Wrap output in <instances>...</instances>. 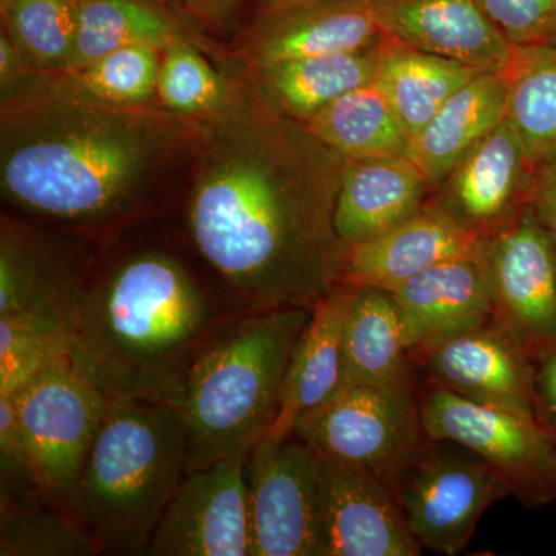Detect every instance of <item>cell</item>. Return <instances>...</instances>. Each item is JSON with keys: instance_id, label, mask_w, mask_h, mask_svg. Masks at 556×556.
I'll use <instances>...</instances> for the list:
<instances>
[{"instance_id": "d590c367", "label": "cell", "mask_w": 556, "mask_h": 556, "mask_svg": "<svg viewBox=\"0 0 556 556\" xmlns=\"http://www.w3.org/2000/svg\"><path fill=\"white\" fill-rule=\"evenodd\" d=\"M0 486L43 495L38 468L22 437L9 396H0Z\"/></svg>"}, {"instance_id": "5b68a950", "label": "cell", "mask_w": 556, "mask_h": 556, "mask_svg": "<svg viewBox=\"0 0 556 556\" xmlns=\"http://www.w3.org/2000/svg\"><path fill=\"white\" fill-rule=\"evenodd\" d=\"M188 473V433L179 408L137 399L112 401L67 511L101 554L146 555Z\"/></svg>"}, {"instance_id": "277c9868", "label": "cell", "mask_w": 556, "mask_h": 556, "mask_svg": "<svg viewBox=\"0 0 556 556\" xmlns=\"http://www.w3.org/2000/svg\"><path fill=\"white\" fill-rule=\"evenodd\" d=\"M313 309L240 311L201 346L190 369L181 412L189 471L219 459H248L281 407L292 351Z\"/></svg>"}, {"instance_id": "30bf717a", "label": "cell", "mask_w": 556, "mask_h": 556, "mask_svg": "<svg viewBox=\"0 0 556 556\" xmlns=\"http://www.w3.org/2000/svg\"><path fill=\"white\" fill-rule=\"evenodd\" d=\"M247 471L252 556H328L316 450L294 433L265 437Z\"/></svg>"}, {"instance_id": "9a60e30c", "label": "cell", "mask_w": 556, "mask_h": 556, "mask_svg": "<svg viewBox=\"0 0 556 556\" xmlns=\"http://www.w3.org/2000/svg\"><path fill=\"white\" fill-rule=\"evenodd\" d=\"M485 236L441 201L424 203L412 217L375 239L348 247L342 283L391 291L447 260L481 252Z\"/></svg>"}, {"instance_id": "b9f144b4", "label": "cell", "mask_w": 556, "mask_h": 556, "mask_svg": "<svg viewBox=\"0 0 556 556\" xmlns=\"http://www.w3.org/2000/svg\"><path fill=\"white\" fill-rule=\"evenodd\" d=\"M548 43H552V46H555L556 47V33L554 36H552V39L548 40Z\"/></svg>"}, {"instance_id": "8d00e7d4", "label": "cell", "mask_w": 556, "mask_h": 556, "mask_svg": "<svg viewBox=\"0 0 556 556\" xmlns=\"http://www.w3.org/2000/svg\"><path fill=\"white\" fill-rule=\"evenodd\" d=\"M536 420L556 434V345L533 358Z\"/></svg>"}, {"instance_id": "603a6c76", "label": "cell", "mask_w": 556, "mask_h": 556, "mask_svg": "<svg viewBox=\"0 0 556 556\" xmlns=\"http://www.w3.org/2000/svg\"><path fill=\"white\" fill-rule=\"evenodd\" d=\"M506 79L481 72L409 141L407 156L428 185L438 186L464 156L506 119Z\"/></svg>"}, {"instance_id": "e0dca14e", "label": "cell", "mask_w": 556, "mask_h": 556, "mask_svg": "<svg viewBox=\"0 0 556 556\" xmlns=\"http://www.w3.org/2000/svg\"><path fill=\"white\" fill-rule=\"evenodd\" d=\"M409 350L420 353L493 317L492 287L481 252L447 260L391 289Z\"/></svg>"}, {"instance_id": "74e56055", "label": "cell", "mask_w": 556, "mask_h": 556, "mask_svg": "<svg viewBox=\"0 0 556 556\" xmlns=\"http://www.w3.org/2000/svg\"><path fill=\"white\" fill-rule=\"evenodd\" d=\"M529 203L556 241V156L536 167Z\"/></svg>"}, {"instance_id": "484cf974", "label": "cell", "mask_w": 556, "mask_h": 556, "mask_svg": "<svg viewBox=\"0 0 556 556\" xmlns=\"http://www.w3.org/2000/svg\"><path fill=\"white\" fill-rule=\"evenodd\" d=\"M478 73L447 58L409 49L386 35L376 80L409 137L415 138Z\"/></svg>"}, {"instance_id": "8992f818", "label": "cell", "mask_w": 556, "mask_h": 556, "mask_svg": "<svg viewBox=\"0 0 556 556\" xmlns=\"http://www.w3.org/2000/svg\"><path fill=\"white\" fill-rule=\"evenodd\" d=\"M292 433L320 455L364 468L393 490L430 442L415 387H340L299 416Z\"/></svg>"}, {"instance_id": "5bb4252c", "label": "cell", "mask_w": 556, "mask_h": 556, "mask_svg": "<svg viewBox=\"0 0 556 556\" xmlns=\"http://www.w3.org/2000/svg\"><path fill=\"white\" fill-rule=\"evenodd\" d=\"M317 478L328 556H416L396 493L364 468L317 453Z\"/></svg>"}, {"instance_id": "f35d334b", "label": "cell", "mask_w": 556, "mask_h": 556, "mask_svg": "<svg viewBox=\"0 0 556 556\" xmlns=\"http://www.w3.org/2000/svg\"><path fill=\"white\" fill-rule=\"evenodd\" d=\"M5 31L0 36V84L11 83L30 70Z\"/></svg>"}, {"instance_id": "2e32d148", "label": "cell", "mask_w": 556, "mask_h": 556, "mask_svg": "<svg viewBox=\"0 0 556 556\" xmlns=\"http://www.w3.org/2000/svg\"><path fill=\"white\" fill-rule=\"evenodd\" d=\"M380 30L409 49L504 75L515 47L477 0H369Z\"/></svg>"}, {"instance_id": "d4e9b609", "label": "cell", "mask_w": 556, "mask_h": 556, "mask_svg": "<svg viewBox=\"0 0 556 556\" xmlns=\"http://www.w3.org/2000/svg\"><path fill=\"white\" fill-rule=\"evenodd\" d=\"M409 353L393 294L387 289L354 287L343 334L342 387H413Z\"/></svg>"}, {"instance_id": "4316f807", "label": "cell", "mask_w": 556, "mask_h": 556, "mask_svg": "<svg viewBox=\"0 0 556 556\" xmlns=\"http://www.w3.org/2000/svg\"><path fill=\"white\" fill-rule=\"evenodd\" d=\"M303 124L321 142L354 161L407 156L412 141L376 79L343 94Z\"/></svg>"}, {"instance_id": "d6986e66", "label": "cell", "mask_w": 556, "mask_h": 556, "mask_svg": "<svg viewBox=\"0 0 556 556\" xmlns=\"http://www.w3.org/2000/svg\"><path fill=\"white\" fill-rule=\"evenodd\" d=\"M89 274L46 240L3 218L0 233V318L49 321L70 331Z\"/></svg>"}, {"instance_id": "52a82bcc", "label": "cell", "mask_w": 556, "mask_h": 556, "mask_svg": "<svg viewBox=\"0 0 556 556\" xmlns=\"http://www.w3.org/2000/svg\"><path fill=\"white\" fill-rule=\"evenodd\" d=\"M9 397L43 495L67 510L112 399L70 357L42 369Z\"/></svg>"}, {"instance_id": "836d02e7", "label": "cell", "mask_w": 556, "mask_h": 556, "mask_svg": "<svg viewBox=\"0 0 556 556\" xmlns=\"http://www.w3.org/2000/svg\"><path fill=\"white\" fill-rule=\"evenodd\" d=\"M68 357V332L49 321L0 318V396H11L54 362Z\"/></svg>"}, {"instance_id": "e575fe53", "label": "cell", "mask_w": 556, "mask_h": 556, "mask_svg": "<svg viewBox=\"0 0 556 556\" xmlns=\"http://www.w3.org/2000/svg\"><path fill=\"white\" fill-rule=\"evenodd\" d=\"M514 47L548 42L556 33V0H477Z\"/></svg>"}, {"instance_id": "83f0119b", "label": "cell", "mask_w": 556, "mask_h": 556, "mask_svg": "<svg viewBox=\"0 0 556 556\" xmlns=\"http://www.w3.org/2000/svg\"><path fill=\"white\" fill-rule=\"evenodd\" d=\"M506 79V119L532 169L556 156V47H515Z\"/></svg>"}, {"instance_id": "6da1fadb", "label": "cell", "mask_w": 556, "mask_h": 556, "mask_svg": "<svg viewBox=\"0 0 556 556\" xmlns=\"http://www.w3.org/2000/svg\"><path fill=\"white\" fill-rule=\"evenodd\" d=\"M188 232L243 311L313 309L342 285L348 247L334 225L346 156L244 89L200 121Z\"/></svg>"}, {"instance_id": "cb8c5ba5", "label": "cell", "mask_w": 556, "mask_h": 556, "mask_svg": "<svg viewBox=\"0 0 556 556\" xmlns=\"http://www.w3.org/2000/svg\"><path fill=\"white\" fill-rule=\"evenodd\" d=\"M382 42L364 50L260 65L254 67L255 90L277 112L306 123L343 94L376 79Z\"/></svg>"}, {"instance_id": "f546056e", "label": "cell", "mask_w": 556, "mask_h": 556, "mask_svg": "<svg viewBox=\"0 0 556 556\" xmlns=\"http://www.w3.org/2000/svg\"><path fill=\"white\" fill-rule=\"evenodd\" d=\"M101 555L89 533L40 492L0 490V556Z\"/></svg>"}, {"instance_id": "4dcf8cb0", "label": "cell", "mask_w": 556, "mask_h": 556, "mask_svg": "<svg viewBox=\"0 0 556 556\" xmlns=\"http://www.w3.org/2000/svg\"><path fill=\"white\" fill-rule=\"evenodd\" d=\"M161 58V104L192 121L217 118L239 100L243 89L214 68L188 36L172 40Z\"/></svg>"}, {"instance_id": "7402d4cb", "label": "cell", "mask_w": 556, "mask_h": 556, "mask_svg": "<svg viewBox=\"0 0 556 556\" xmlns=\"http://www.w3.org/2000/svg\"><path fill=\"white\" fill-rule=\"evenodd\" d=\"M428 185L408 156L348 161L334 225L346 244L375 239L422 207Z\"/></svg>"}, {"instance_id": "1f68e13d", "label": "cell", "mask_w": 556, "mask_h": 556, "mask_svg": "<svg viewBox=\"0 0 556 556\" xmlns=\"http://www.w3.org/2000/svg\"><path fill=\"white\" fill-rule=\"evenodd\" d=\"M3 31L31 68L67 72L79 0H0Z\"/></svg>"}, {"instance_id": "60d3db41", "label": "cell", "mask_w": 556, "mask_h": 556, "mask_svg": "<svg viewBox=\"0 0 556 556\" xmlns=\"http://www.w3.org/2000/svg\"><path fill=\"white\" fill-rule=\"evenodd\" d=\"M308 2V0H262L260 3V13L283 9V7L294 5V3Z\"/></svg>"}, {"instance_id": "f1b7e54d", "label": "cell", "mask_w": 556, "mask_h": 556, "mask_svg": "<svg viewBox=\"0 0 556 556\" xmlns=\"http://www.w3.org/2000/svg\"><path fill=\"white\" fill-rule=\"evenodd\" d=\"M182 36L155 0H79L78 33L67 72H79L124 47L144 43L163 51Z\"/></svg>"}, {"instance_id": "4fadbf2b", "label": "cell", "mask_w": 556, "mask_h": 556, "mask_svg": "<svg viewBox=\"0 0 556 556\" xmlns=\"http://www.w3.org/2000/svg\"><path fill=\"white\" fill-rule=\"evenodd\" d=\"M419 356L434 386L536 420L532 357L495 317Z\"/></svg>"}, {"instance_id": "7c38bea8", "label": "cell", "mask_w": 556, "mask_h": 556, "mask_svg": "<svg viewBox=\"0 0 556 556\" xmlns=\"http://www.w3.org/2000/svg\"><path fill=\"white\" fill-rule=\"evenodd\" d=\"M247 459L189 471L161 517L148 556H252Z\"/></svg>"}, {"instance_id": "ac0fdd59", "label": "cell", "mask_w": 556, "mask_h": 556, "mask_svg": "<svg viewBox=\"0 0 556 556\" xmlns=\"http://www.w3.org/2000/svg\"><path fill=\"white\" fill-rule=\"evenodd\" d=\"M533 174L517 131L504 119L450 172L439 201L489 236L529 203Z\"/></svg>"}, {"instance_id": "3957f363", "label": "cell", "mask_w": 556, "mask_h": 556, "mask_svg": "<svg viewBox=\"0 0 556 556\" xmlns=\"http://www.w3.org/2000/svg\"><path fill=\"white\" fill-rule=\"evenodd\" d=\"M233 314L223 313L175 255L134 252L87 278L68 357L112 401L179 408L201 346Z\"/></svg>"}, {"instance_id": "ba28073f", "label": "cell", "mask_w": 556, "mask_h": 556, "mask_svg": "<svg viewBox=\"0 0 556 556\" xmlns=\"http://www.w3.org/2000/svg\"><path fill=\"white\" fill-rule=\"evenodd\" d=\"M431 441H447L485 460L529 506L556 500V434L536 420L430 387L419 397Z\"/></svg>"}, {"instance_id": "d6a6232c", "label": "cell", "mask_w": 556, "mask_h": 556, "mask_svg": "<svg viewBox=\"0 0 556 556\" xmlns=\"http://www.w3.org/2000/svg\"><path fill=\"white\" fill-rule=\"evenodd\" d=\"M159 51L144 43L124 47L68 73L84 90L110 104L149 105L159 87Z\"/></svg>"}, {"instance_id": "7a4b0ae2", "label": "cell", "mask_w": 556, "mask_h": 556, "mask_svg": "<svg viewBox=\"0 0 556 556\" xmlns=\"http://www.w3.org/2000/svg\"><path fill=\"white\" fill-rule=\"evenodd\" d=\"M197 123L169 110L110 104L68 72L30 68L2 84L3 197L51 222H112Z\"/></svg>"}, {"instance_id": "ab89813d", "label": "cell", "mask_w": 556, "mask_h": 556, "mask_svg": "<svg viewBox=\"0 0 556 556\" xmlns=\"http://www.w3.org/2000/svg\"><path fill=\"white\" fill-rule=\"evenodd\" d=\"M182 2L193 16L201 21L214 22V24L228 20L236 7V0H182Z\"/></svg>"}, {"instance_id": "8fae6325", "label": "cell", "mask_w": 556, "mask_h": 556, "mask_svg": "<svg viewBox=\"0 0 556 556\" xmlns=\"http://www.w3.org/2000/svg\"><path fill=\"white\" fill-rule=\"evenodd\" d=\"M493 317L535 358L556 345V241L526 203L485 236Z\"/></svg>"}, {"instance_id": "ffe728a7", "label": "cell", "mask_w": 556, "mask_h": 556, "mask_svg": "<svg viewBox=\"0 0 556 556\" xmlns=\"http://www.w3.org/2000/svg\"><path fill=\"white\" fill-rule=\"evenodd\" d=\"M383 39L369 0H308L260 13L249 36L254 67L273 62L345 53Z\"/></svg>"}, {"instance_id": "9c48e42d", "label": "cell", "mask_w": 556, "mask_h": 556, "mask_svg": "<svg viewBox=\"0 0 556 556\" xmlns=\"http://www.w3.org/2000/svg\"><path fill=\"white\" fill-rule=\"evenodd\" d=\"M394 493L420 546L445 556L460 554L486 508L511 495L503 477L481 457L431 439L397 479Z\"/></svg>"}, {"instance_id": "44dd1931", "label": "cell", "mask_w": 556, "mask_h": 556, "mask_svg": "<svg viewBox=\"0 0 556 556\" xmlns=\"http://www.w3.org/2000/svg\"><path fill=\"white\" fill-rule=\"evenodd\" d=\"M353 291L351 285H339L314 306L292 351L280 413L266 437H288L299 416L327 402L342 387L343 334Z\"/></svg>"}]
</instances>
